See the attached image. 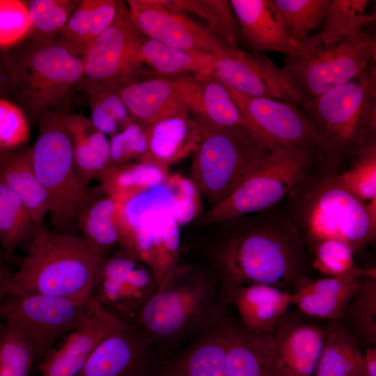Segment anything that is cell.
<instances>
[{"label":"cell","mask_w":376,"mask_h":376,"mask_svg":"<svg viewBox=\"0 0 376 376\" xmlns=\"http://www.w3.org/2000/svg\"><path fill=\"white\" fill-rule=\"evenodd\" d=\"M257 213L224 221L211 249L212 270L228 307L239 286L260 283L290 291L308 276L306 244L286 213L272 208Z\"/></svg>","instance_id":"6da1fadb"},{"label":"cell","mask_w":376,"mask_h":376,"mask_svg":"<svg viewBox=\"0 0 376 376\" xmlns=\"http://www.w3.org/2000/svg\"><path fill=\"white\" fill-rule=\"evenodd\" d=\"M344 163L337 155L320 150L286 196V214L310 249L322 240L334 239L348 244L355 253L375 239L376 223L366 204L338 179Z\"/></svg>","instance_id":"7a4b0ae2"},{"label":"cell","mask_w":376,"mask_h":376,"mask_svg":"<svg viewBox=\"0 0 376 376\" xmlns=\"http://www.w3.org/2000/svg\"><path fill=\"white\" fill-rule=\"evenodd\" d=\"M228 308L212 269L178 265L132 324L152 345L157 362L209 329Z\"/></svg>","instance_id":"3957f363"},{"label":"cell","mask_w":376,"mask_h":376,"mask_svg":"<svg viewBox=\"0 0 376 376\" xmlns=\"http://www.w3.org/2000/svg\"><path fill=\"white\" fill-rule=\"evenodd\" d=\"M19 269L12 274L8 297L31 294L83 300L90 297L104 258L84 237L36 226Z\"/></svg>","instance_id":"277c9868"},{"label":"cell","mask_w":376,"mask_h":376,"mask_svg":"<svg viewBox=\"0 0 376 376\" xmlns=\"http://www.w3.org/2000/svg\"><path fill=\"white\" fill-rule=\"evenodd\" d=\"M300 107L322 150L347 162L376 142V65Z\"/></svg>","instance_id":"5b68a950"},{"label":"cell","mask_w":376,"mask_h":376,"mask_svg":"<svg viewBox=\"0 0 376 376\" xmlns=\"http://www.w3.org/2000/svg\"><path fill=\"white\" fill-rule=\"evenodd\" d=\"M375 26L320 31L287 55L284 69L308 99L343 84L376 65Z\"/></svg>","instance_id":"8992f818"},{"label":"cell","mask_w":376,"mask_h":376,"mask_svg":"<svg viewBox=\"0 0 376 376\" xmlns=\"http://www.w3.org/2000/svg\"><path fill=\"white\" fill-rule=\"evenodd\" d=\"M5 66L19 102L38 122L47 115L63 114L71 92L84 77L83 57L54 38H35Z\"/></svg>","instance_id":"52a82bcc"},{"label":"cell","mask_w":376,"mask_h":376,"mask_svg":"<svg viewBox=\"0 0 376 376\" xmlns=\"http://www.w3.org/2000/svg\"><path fill=\"white\" fill-rule=\"evenodd\" d=\"M164 183L120 203L117 214L121 250L146 265L159 288L179 265L180 245L179 225Z\"/></svg>","instance_id":"ba28073f"},{"label":"cell","mask_w":376,"mask_h":376,"mask_svg":"<svg viewBox=\"0 0 376 376\" xmlns=\"http://www.w3.org/2000/svg\"><path fill=\"white\" fill-rule=\"evenodd\" d=\"M194 120L200 137L193 152L191 181L212 207L249 177L271 150L245 128L219 127Z\"/></svg>","instance_id":"9c48e42d"},{"label":"cell","mask_w":376,"mask_h":376,"mask_svg":"<svg viewBox=\"0 0 376 376\" xmlns=\"http://www.w3.org/2000/svg\"><path fill=\"white\" fill-rule=\"evenodd\" d=\"M38 123V136L30 148L31 162L49 198L54 231L65 233L77 220L88 188L76 172L71 139L59 114L47 115Z\"/></svg>","instance_id":"30bf717a"},{"label":"cell","mask_w":376,"mask_h":376,"mask_svg":"<svg viewBox=\"0 0 376 376\" xmlns=\"http://www.w3.org/2000/svg\"><path fill=\"white\" fill-rule=\"evenodd\" d=\"M320 151L286 148L269 150L258 169L227 198L211 207L203 221L224 222L272 208L303 178Z\"/></svg>","instance_id":"8fae6325"},{"label":"cell","mask_w":376,"mask_h":376,"mask_svg":"<svg viewBox=\"0 0 376 376\" xmlns=\"http://www.w3.org/2000/svg\"><path fill=\"white\" fill-rule=\"evenodd\" d=\"M91 295L83 300L31 294L0 303V320L17 327L42 361L56 344L84 324L98 307Z\"/></svg>","instance_id":"7c38bea8"},{"label":"cell","mask_w":376,"mask_h":376,"mask_svg":"<svg viewBox=\"0 0 376 376\" xmlns=\"http://www.w3.org/2000/svg\"><path fill=\"white\" fill-rule=\"evenodd\" d=\"M146 38L132 22L126 3L119 1L113 21L83 56L84 80L120 90L149 77L139 61V49Z\"/></svg>","instance_id":"4fadbf2b"},{"label":"cell","mask_w":376,"mask_h":376,"mask_svg":"<svg viewBox=\"0 0 376 376\" xmlns=\"http://www.w3.org/2000/svg\"><path fill=\"white\" fill-rule=\"evenodd\" d=\"M212 75L225 86L253 97L301 105L309 100L269 57L228 47L214 54Z\"/></svg>","instance_id":"5bb4252c"},{"label":"cell","mask_w":376,"mask_h":376,"mask_svg":"<svg viewBox=\"0 0 376 376\" xmlns=\"http://www.w3.org/2000/svg\"><path fill=\"white\" fill-rule=\"evenodd\" d=\"M226 88L240 110L249 132L267 148L322 150L300 105L250 97Z\"/></svg>","instance_id":"9a60e30c"},{"label":"cell","mask_w":376,"mask_h":376,"mask_svg":"<svg viewBox=\"0 0 376 376\" xmlns=\"http://www.w3.org/2000/svg\"><path fill=\"white\" fill-rule=\"evenodd\" d=\"M159 288L152 272L120 249L104 258L91 295L102 307L125 323L132 324Z\"/></svg>","instance_id":"2e32d148"},{"label":"cell","mask_w":376,"mask_h":376,"mask_svg":"<svg viewBox=\"0 0 376 376\" xmlns=\"http://www.w3.org/2000/svg\"><path fill=\"white\" fill-rule=\"evenodd\" d=\"M125 3L132 22L147 38L175 48L208 54L229 47L207 25L169 9L163 6L162 0H128Z\"/></svg>","instance_id":"e0dca14e"},{"label":"cell","mask_w":376,"mask_h":376,"mask_svg":"<svg viewBox=\"0 0 376 376\" xmlns=\"http://www.w3.org/2000/svg\"><path fill=\"white\" fill-rule=\"evenodd\" d=\"M233 315L226 313L212 326L156 363L149 376H227Z\"/></svg>","instance_id":"ac0fdd59"},{"label":"cell","mask_w":376,"mask_h":376,"mask_svg":"<svg viewBox=\"0 0 376 376\" xmlns=\"http://www.w3.org/2000/svg\"><path fill=\"white\" fill-rule=\"evenodd\" d=\"M288 311L274 331L276 376H313L324 340V327Z\"/></svg>","instance_id":"d6986e66"},{"label":"cell","mask_w":376,"mask_h":376,"mask_svg":"<svg viewBox=\"0 0 376 376\" xmlns=\"http://www.w3.org/2000/svg\"><path fill=\"white\" fill-rule=\"evenodd\" d=\"M156 363L152 345L127 324L97 346L77 376H149Z\"/></svg>","instance_id":"ffe728a7"},{"label":"cell","mask_w":376,"mask_h":376,"mask_svg":"<svg viewBox=\"0 0 376 376\" xmlns=\"http://www.w3.org/2000/svg\"><path fill=\"white\" fill-rule=\"evenodd\" d=\"M374 273H376L375 266L356 267L334 276L318 279L303 276L295 283L290 292L292 303L306 317L329 321L340 320L361 277Z\"/></svg>","instance_id":"44dd1931"},{"label":"cell","mask_w":376,"mask_h":376,"mask_svg":"<svg viewBox=\"0 0 376 376\" xmlns=\"http://www.w3.org/2000/svg\"><path fill=\"white\" fill-rule=\"evenodd\" d=\"M126 324L99 304L90 318L42 361L41 376H77L97 346Z\"/></svg>","instance_id":"7402d4cb"},{"label":"cell","mask_w":376,"mask_h":376,"mask_svg":"<svg viewBox=\"0 0 376 376\" xmlns=\"http://www.w3.org/2000/svg\"><path fill=\"white\" fill-rule=\"evenodd\" d=\"M119 95L132 120L143 130L165 119L189 118L173 77L151 76L130 83Z\"/></svg>","instance_id":"603a6c76"},{"label":"cell","mask_w":376,"mask_h":376,"mask_svg":"<svg viewBox=\"0 0 376 376\" xmlns=\"http://www.w3.org/2000/svg\"><path fill=\"white\" fill-rule=\"evenodd\" d=\"M243 41L254 53H293L299 43L289 36L272 0H230Z\"/></svg>","instance_id":"cb8c5ba5"},{"label":"cell","mask_w":376,"mask_h":376,"mask_svg":"<svg viewBox=\"0 0 376 376\" xmlns=\"http://www.w3.org/2000/svg\"><path fill=\"white\" fill-rule=\"evenodd\" d=\"M292 304L290 291L260 283L236 288L228 300V307L235 308L240 324L258 333L274 331Z\"/></svg>","instance_id":"d4e9b609"},{"label":"cell","mask_w":376,"mask_h":376,"mask_svg":"<svg viewBox=\"0 0 376 376\" xmlns=\"http://www.w3.org/2000/svg\"><path fill=\"white\" fill-rule=\"evenodd\" d=\"M72 141L76 172L82 185L100 178L110 166V146L107 135L97 130L82 114H59Z\"/></svg>","instance_id":"484cf974"},{"label":"cell","mask_w":376,"mask_h":376,"mask_svg":"<svg viewBox=\"0 0 376 376\" xmlns=\"http://www.w3.org/2000/svg\"><path fill=\"white\" fill-rule=\"evenodd\" d=\"M274 331L258 333L231 324L227 376H276L273 366Z\"/></svg>","instance_id":"4316f807"},{"label":"cell","mask_w":376,"mask_h":376,"mask_svg":"<svg viewBox=\"0 0 376 376\" xmlns=\"http://www.w3.org/2000/svg\"><path fill=\"white\" fill-rule=\"evenodd\" d=\"M145 132L147 152L140 162L167 170L171 164L193 152L200 137L198 125L189 118L165 119Z\"/></svg>","instance_id":"83f0119b"},{"label":"cell","mask_w":376,"mask_h":376,"mask_svg":"<svg viewBox=\"0 0 376 376\" xmlns=\"http://www.w3.org/2000/svg\"><path fill=\"white\" fill-rule=\"evenodd\" d=\"M0 178L19 198L34 224L45 225L50 201L34 171L30 148L18 152H1Z\"/></svg>","instance_id":"f1b7e54d"},{"label":"cell","mask_w":376,"mask_h":376,"mask_svg":"<svg viewBox=\"0 0 376 376\" xmlns=\"http://www.w3.org/2000/svg\"><path fill=\"white\" fill-rule=\"evenodd\" d=\"M119 1L82 0L54 38L72 52L84 56L91 43L112 23Z\"/></svg>","instance_id":"f546056e"},{"label":"cell","mask_w":376,"mask_h":376,"mask_svg":"<svg viewBox=\"0 0 376 376\" xmlns=\"http://www.w3.org/2000/svg\"><path fill=\"white\" fill-rule=\"evenodd\" d=\"M120 203L104 192L101 187L89 191L79 210L77 221L85 239L107 256L116 244H119L117 214Z\"/></svg>","instance_id":"4dcf8cb0"},{"label":"cell","mask_w":376,"mask_h":376,"mask_svg":"<svg viewBox=\"0 0 376 376\" xmlns=\"http://www.w3.org/2000/svg\"><path fill=\"white\" fill-rule=\"evenodd\" d=\"M362 350L347 327L340 320L324 327L322 351L313 376H366Z\"/></svg>","instance_id":"1f68e13d"},{"label":"cell","mask_w":376,"mask_h":376,"mask_svg":"<svg viewBox=\"0 0 376 376\" xmlns=\"http://www.w3.org/2000/svg\"><path fill=\"white\" fill-rule=\"evenodd\" d=\"M139 61L159 76L207 75L212 73L214 54L184 50L146 38L139 49Z\"/></svg>","instance_id":"d6a6232c"},{"label":"cell","mask_w":376,"mask_h":376,"mask_svg":"<svg viewBox=\"0 0 376 376\" xmlns=\"http://www.w3.org/2000/svg\"><path fill=\"white\" fill-rule=\"evenodd\" d=\"M169 177L167 169L137 162L110 166L99 179L104 192L122 203L132 196L162 185Z\"/></svg>","instance_id":"836d02e7"},{"label":"cell","mask_w":376,"mask_h":376,"mask_svg":"<svg viewBox=\"0 0 376 376\" xmlns=\"http://www.w3.org/2000/svg\"><path fill=\"white\" fill-rule=\"evenodd\" d=\"M360 347H376V273L363 275L340 320Z\"/></svg>","instance_id":"e575fe53"},{"label":"cell","mask_w":376,"mask_h":376,"mask_svg":"<svg viewBox=\"0 0 376 376\" xmlns=\"http://www.w3.org/2000/svg\"><path fill=\"white\" fill-rule=\"evenodd\" d=\"M29 213L15 193L0 178V244L13 257L29 246L36 228Z\"/></svg>","instance_id":"d590c367"},{"label":"cell","mask_w":376,"mask_h":376,"mask_svg":"<svg viewBox=\"0 0 376 376\" xmlns=\"http://www.w3.org/2000/svg\"><path fill=\"white\" fill-rule=\"evenodd\" d=\"M164 6L180 13L194 14L206 22L229 47L239 48L243 41L240 26L227 0H162ZM244 42V41H243Z\"/></svg>","instance_id":"8d00e7d4"},{"label":"cell","mask_w":376,"mask_h":376,"mask_svg":"<svg viewBox=\"0 0 376 376\" xmlns=\"http://www.w3.org/2000/svg\"><path fill=\"white\" fill-rule=\"evenodd\" d=\"M195 76L201 86L202 113L193 119L219 127L247 130L245 120L226 86L212 73Z\"/></svg>","instance_id":"74e56055"},{"label":"cell","mask_w":376,"mask_h":376,"mask_svg":"<svg viewBox=\"0 0 376 376\" xmlns=\"http://www.w3.org/2000/svg\"><path fill=\"white\" fill-rule=\"evenodd\" d=\"M91 109V120L105 135H113L132 123L119 90L82 80Z\"/></svg>","instance_id":"f35d334b"},{"label":"cell","mask_w":376,"mask_h":376,"mask_svg":"<svg viewBox=\"0 0 376 376\" xmlns=\"http://www.w3.org/2000/svg\"><path fill=\"white\" fill-rule=\"evenodd\" d=\"M330 0H272L290 38L301 43L320 31Z\"/></svg>","instance_id":"ab89813d"},{"label":"cell","mask_w":376,"mask_h":376,"mask_svg":"<svg viewBox=\"0 0 376 376\" xmlns=\"http://www.w3.org/2000/svg\"><path fill=\"white\" fill-rule=\"evenodd\" d=\"M347 162V168L342 167L338 173L340 183L364 203L376 202V142L363 148Z\"/></svg>","instance_id":"60d3db41"},{"label":"cell","mask_w":376,"mask_h":376,"mask_svg":"<svg viewBox=\"0 0 376 376\" xmlns=\"http://www.w3.org/2000/svg\"><path fill=\"white\" fill-rule=\"evenodd\" d=\"M367 0H330L320 31L375 26V13Z\"/></svg>","instance_id":"b9f144b4"},{"label":"cell","mask_w":376,"mask_h":376,"mask_svg":"<svg viewBox=\"0 0 376 376\" xmlns=\"http://www.w3.org/2000/svg\"><path fill=\"white\" fill-rule=\"evenodd\" d=\"M78 1L31 0L28 2L35 38H54L66 24Z\"/></svg>","instance_id":"7bdbcfd3"},{"label":"cell","mask_w":376,"mask_h":376,"mask_svg":"<svg viewBox=\"0 0 376 376\" xmlns=\"http://www.w3.org/2000/svg\"><path fill=\"white\" fill-rule=\"evenodd\" d=\"M35 361L33 352L22 332L15 326L5 324L0 338V376H27Z\"/></svg>","instance_id":"ee69618b"},{"label":"cell","mask_w":376,"mask_h":376,"mask_svg":"<svg viewBox=\"0 0 376 376\" xmlns=\"http://www.w3.org/2000/svg\"><path fill=\"white\" fill-rule=\"evenodd\" d=\"M311 250L313 253V267L324 276L340 275L355 267L354 252L346 242L334 239L322 240Z\"/></svg>","instance_id":"f6af8a7d"},{"label":"cell","mask_w":376,"mask_h":376,"mask_svg":"<svg viewBox=\"0 0 376 376\" xmlns=\"http://www.w3.org/2000/svg\"><path fill=\"white\" fill-rule=\"evenodd\" d=\"M31 33L28 3L0 0V49L16 45Z\"/></svg>","instance_id":"bcb514c9"},{"label":"cell","mask_w":376,"mask_h":376,"mask_svg":"<svg viewBox=\"0 0 376 376\" xmlns=\"http://www.w3.org/2000/svg\"><path fill=\"white\" fill-rule=\"evenodd\" d=\"M29 136V123L22 109L0 97V153L23 146Z\"/></svg>","instance_id":"7dc6e473"},{"label":"cell","mask_w":376,"mask_h":376,"mask_svg":"<svg viewBox=\"0 0 376 376\" xmlns=\"http://www.w3.org/2000/svg\"><path fill=\"white\" fill-rule=\"evenodd\" d=\"M110 166L127 164L132 159L140 162L147 152L145 130L132 122L109 140Z\"/></svg>","instance_id":"c3c4849f"},{"label":"cell","mask_w":376,"mask_h":376,"mask_svg":"<svg viewBox=\"0 0 376 376\" xmlns=\"http://www.w3.org/2000/svg\"><path fill=\"white\" fill-rule=\"evenodd\" d=\"M173 201L172 213L178 225L194 219L201 210L200 193L191 180L175 174L164 183Z\"/></svg>","instance_id":"681fc988"},{"label":"cell","mask_w":376,"mask_h":376,"mask_svg":"<svg viewBox=\"0 0 376 376\" xmlns=\"http://www.w3.org/2000/svg\"><path fill=\"white\" fill-rule=\"evenodd\" d=\"M361 361L366 376H376V347L365 348Z\"/></svg>","instance_id":"f907efd6"},{"label":"cell","mask_w":376,"mask_h":376,"mask_svg":"<svg viewBox=\"0 0 376 376\" xmlns=\"http://www.w3.org/2000/svg\"><path fill=\"white\" fill-rule=\"evenodd\" d=\"M12 274L0 257V303L8 297L7 287Z\"/></svg>","instance_id":"816d5d0a"},{"label":"cell","mask_w":376,"mask_h":376,"mask_svg":"<svg viewBox=\"0 0 376 376\" xmlns=\"http://www.w3.org/2000/svg\"><path fill=\"white\" fill-rule=\"evenodd\" d=\"M5 324H3L1 322V320H0V338L3 334V329H4Z\"/></svg>","instance_id":"f5cc1de1"},{"label":"cell","mask_w":376,"mask_h":376,"mask_svg":"<svg viewBox=\"0 0 376 376\" xmlns=\"http://www.w3.org/2000/svg\"><path fill=\"white\" fill-rule=\"evenodd\" d=\"M3 86V77H2L1 71L0 70V91L2 90Z\"/></svg>","instance_id":"db71d44e"}]
</instances>
